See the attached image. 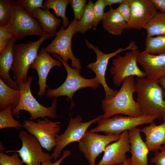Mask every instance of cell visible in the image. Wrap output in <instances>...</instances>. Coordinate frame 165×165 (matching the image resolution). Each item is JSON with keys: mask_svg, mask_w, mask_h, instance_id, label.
<instances>
[{"mask_svg": "<svg viewBox=\"0 0 165 165\" xmlns=\"http://www.w3.org/2000/svg\"><path fill=\"white\" fill-rule=\"evenodd\" d=\"M131 15L127 29H145L150 21L158 13L151 0H131Z\"/></svg>", "mask_w": 165, "mask_h": 165, "instance_id": "15", "label": "cell"}, {"mask_svg": "<svg viewBox=\"0 0 165 165\" xmlns=\"http://www.w3.org/2000/svg\"><path fill=\"white\" fill-rule=\"evenodd\" d=\"M71 151L69 150H65L63 152L62 156L57 161L53 163L52 160L43 162L41 165H60L61 162L71 154Z\"/></svg>", "mask_w": 165, "mask_h": 165, "instance_id": "38", "label": "cell"}, {"mask_svg": "<svg viewBox=\"0 0 165 165\" xmlns=\"http://www.w3.org/2000/svg\"><path fill=\"white\" fill-rule=\"evenodd\" d=\"M33 79L32 76H30L26 82L18 86L20 93V97L18 105L12 110L13 116H18L20 114V111L24 110L30 114L29 119L30 120H34L38 118L42 119L46 118H56L57 117V98H55L51 105L49 107L44 106L40 104L31 93V86Z\"/></svg>", "mask_w": 165, "mask_h": 165, "instance_id": "5", "label": "cell"}, {"mask_svg": "<svg viewBox=\"0 0 165 165\" xmlns=\"http://www.w3.org/2000/svg\"><path fill=\"white\" fill-rule=\"evenodd\" d=\"M12 110V106L9 105L4 109L0 110V130L9 128L20 130L23 127V124L14 118Z\"/></svg>", "mask_w": 165, "mask_h": 165, "instance_id": "29", "label": "cell"}, {"mask_svg": "<svg viewBox=\"0 0 165 165\" xmlns=\"http://www.w3.org/2000/svg\"><path fill=\"white\" fill-rule=\"evenodd\" d=\"M19 137L22 142L20 149L11 151L19 154L24 163L27 165H41L42 163L53 160L51 155L44 152L37 139L26 131L21 130Z\"/></svg>", "mask_w": 165, "mask_h": 165, "instance_id": "14", "label": "cell"}, {"mask_svg": "<svg viewBox=\"0 0 165 165\" xmlns=\"http://www.w3.org/2000/svg\"><path fill=\"white\" fill-rule=\"evenodd\" d=\"M141 132L137 127L129 131L130 158L133 165H148V156L150 151L141 138Z\"/></svg>", "mask_w": 165, "mask_h": 165, "instance_id": "19", "label": "cell"}, {"mask_svg": "<svg viewBox=\"0 0 165 165\" xmlns=\"http://www.w3.org/2000/svg\"><path fill=\"white\" fill-rule=\"evenodd\" d=\"M131 0H124L116 9L127 22L131 15Z\"/></svg>", "mask_w": 165, "mask_h": 165, "instance_id": "36", "label": "cell"}, {"mask_svg": "<svg viewBox=\"0 0 165 165\" xmlns=\"http://www.w3.org/2000/svg\"><path fill=\"white\" fill-rule=\"evenodd\" d=\"M163 120L160 125L154 122L141 129L145 136V142L150 151H159L162 145H165V118Z\"/></svg>", "mask_w": 165, "mask_h": 165, "instance_id": "20", "label": "cell"}, {"mask_svg": "<svg viewBox=\"0 0 165 165\" xmlns=\"http://www.w3.org/2000/svg\"><path fill=\"white\" fill-rule=\"evenodd\" d=\"M151 1L157 10L165 14V0H151Z\"/></svg>", "mask_w": 165, "mask_h": 165, "instance_id": "39", "label": "cell"}, {"mask_svg": "<svg viewBox=\"0 0 165 165\" xmlns=\"http://www.w3.org/2000/svg\"><path fill=\"white\" fill-rule=\"evenodd\" d=\"M62 65L60 61L51 57L44 48L41 49L30 66L36 71L38 76L39 89L37 93L38 96L42 97L45 94L46 90L48 88L46 84L47 78L51 69L54 66L61 67Z\"/></svg>", "mask_w": 165, "mask_h": 165, "instance_id": "17", "label": "cell"}, {"mask_svg": "<svg viewBox=\"0 0 165 165\" xmlns=\"http://www.w3.org/2000/svg\"><path fill=\"white\" fill-rule=\"evenodd\" d=\"M137 61L142 67L147 79L158 80L165 76V54L155 55L144 51L139 52Z\"/></svg>", "mask_w": 165, "mask_h": 165, "instance_id": "18", "label": "cell"}, {"mask_svg": "<svg viewBox=\"0 0 165 165\" xmlns=\"http://www.w3.org/2000/svg\"><path fill=\"white\" fill-rule=\"evenodd\" d=\"M20 93L9 86L0 79V110H2L8 106L11 105L13 109L18 105L20 97Z\"/></svg>", "mask_w": 165, "mask_h": 165, "instance_id": "24", "label": "cell"}, {"mask_svg": "<svg viewBox=\"0 0 165 165\" xmlns=\"http://www.w3.org/2000/svg\"><path fill=\"white\" fill-rule=\"evenodd\" d=\"M159 83L163 89V97L165 99V76L160 78L159 80Z\"/></svg>", "mask_w": 165, "mask_h": 165, "instance_id": "41", "label": "cell"}, {"mask_svg": "<svg viewBox=\"0 0 165 165\" xmlns=\"http://www.w3.org/2000/svg\"><path fill=\"white\" fill-rule=\"evenodd\" d=\"M33 16L36 19L41 26L44 35L55 34L61 23V20L56 17L48 9L40 8L35 9Z\"/></svg>", "mask_w": 165, "mask_h": 165, "instance_id": "23", "label": "cell"}, {"mask_svg": "<svg viewBox=\"0 0 165 165\" xmlns=\"http://www.w3.org/2000/svg\"><path fill=\"white\" fill-rule=\"evenodd\" d=\"M86 0H71L69 4L74 12L75 19L78 20L81 18L86 5Z\"/></svg>", "mask_w": 165, "mask_h": 165, "instance_id": "34", "label": "cell"}, {"mask_svg": "<svg viewBox=\"0 0 165 165\" xmlns=\"http://www.w3.org/2000/svg\"><path fill=\"white\" fill-rule=\"evenodd\" d=\"M17 1L31 16H33V12L38 8L47 9L43 5V0H18Z\"/></svg>", "mask_w": 165, "mask_h": 165, "instance_id": "31", "label": "cell"}, {"mask_svg": "<svg viewBox=\"0 0 165 165\" xmlns=\"http://www.w3.org/2000/svg\"><path fill=\"white\" fill-rule=\"evenodd\" d=\"M121 165H133L131 162L130 157L128 158L125 162Z\"/></svg>", "mask_w": 165, "mask_h": 165, "instance_id": "42", "label": "cell"}, {"mask_svg": "<svg viewBox=\"0 0 165 165\" xmlns=\"http://www.w3.org/2000/svg\"><path fill=\"white\" fill-rule=\"evenodd\" d=\"M134 77L126 78L121 88L113 97L102 101L104 112L102 119L109 118L119 114L132 117L142 115L139 105L133 98L134 93L136 92Z\"/></svg>", "mask_w": 165, "mask_h": 165, "instance_id": "1", "label": "cell"}, {"mask_svg": "<svg viewBox=\"0 0 165 165\" xmlns=\"http://www.w3.org/2000/svg\"><path fill=\"white\" fill-rule=\"evenodd\" d=\"M11 15L7 26L16 40H21L27 36L44 35L42 28L38 21L30 16L17 1L11 0Z\"/></svg>", "mask_w": 165, "mask_h": 165, "instance_id": "6", "label": "cell"}, {"mask_svg": "<svg viewBox=\"0 0 165 165\" xmlns=\"http://www.w3.org/2000/svg\"><path fill=\"white\" fill-rule=\"evenodd\" d=\"M144 52L152 54H165V35L146 37Z\"/></svg>", "mask_w": 165, "mask_h": 165, "instance_id": "28", "label": "cell"}, {"mask_svg": "<svg viewBox=\"0 0 165 165\" xmlns=\"http://www.w3.org/2000/svg\"><path fill=\"white\" fill-rule=\"evenodd\" d=\"M104 0H97L94 5V22L93 30L96 31L99 22L103 17L104 10L106 7Z\"/></svg>", "mask_w": 165, "mask_h": 165, "instance_id": "32", "label": "cell"}, {"mask_svg": "<svg viewBox=\"0 0 165 165\" xmlns=\"http://www.w3.org/2000/svg\"><path fill=\"white\" fill-rule=\"evenodd\" d=\"M150 162L154 165H165V145H162L159 150L154 152Z\"/></svg>", "mask_w": 165, "mask_h": 165, "instance_id": "37", "label": "cell"}, {"mask_svg": "<svg viewBox=\"0 0 165 165\" xmlns=\"http://www.w3.org/2000/svg\"><path fill=\"white\" fill-rule=\"evenodd\" d=\"M70 1L71 0H47L43 2L45 7L53 9L57 17L62 18V26L65 29L68 27L70 22L68 17L66 16V10Z\"/></svg>", "mask_w": 165, "mask_h": 165, "instance_id": "26", "label": "cell"}, {"mask_svg": "<svg viewBox=\"0 0 165 165\" xmlns=\"http://www.w3.org/2000/svg\"><path fill=\"white\" fill-rule=\"evenodd\" d=\"M102 20L103 28L111 35L120 36L127 29V22L116 9L110 8L105 13Z\"/></svg>", "mask_w": 165, "mask_h": 165, "instance_id": "22", "label": "cell"}, {"mask_svg": "<svg viewBox=\"0 0 165 165\" xmlns=\"http://www.w3.org/2000/svg\"><path fill=\"white\" fill-rule=\"evenodd\" d=\"M20 157L16 152H14L12 156H9L3 152H0V164L1 165H23L24 163Z\"/></svg>", "mask_w": 165, "mask_h": 165, "instance_id": "33", "label": "cell"}, {"mask_svg": "<svg viewBox=\"0 0 165 165\" xmlns=\"http://www.w3.org/2000/svg\"><path fill=\"white\" fill-rule=\"evenodd\" d=\"M145 29L147 32L146 37L165 35V14L158 13Z\"/></svg>", "mask_w": 165, "mask_h": 165, "instance_id": "27", "label": "cell"}, {"mask_svg": "<svg viewBox=\"0 0 165 165\" xmlns=\"http://www.w3.org/2000/svg\"><path fill=\"white\" fill-rule=\"evenodd\" d=\"M85 43L88 48L93 50L95 52L97 56L96 61L89 64L87 67L94 72L96 75L95 78L96 81L102 86L105 94V99H110L113 97L118 91L110 88L106 81L105 75L109 60L121 52L128 50L138 49V47L134 41H131L125 48H119L113 52L105 53L86 39L85 40Z\"/></svg>", "mask_w": 165, "mask_h": 165, "instance_id": "9", "label": "cell"}, {"mask_svg": "<svg viewBox=\"0 0 165 165\" xmlns=\"http://www.w3.org/2000/svg\"><path fill=\"white\" fill-rule=\"evenodd\" d=\"M13 38V35L8 30L6 26H0V53L6 47Z\"/></svg>", "mask_w": 165, "mask_h": 165, "instance_id": "35", "label": "cell"}, {"mask_svg": "<svg viewBox=\"0 0 165 165\" xmlns=\"http://www.w3.org/2000/svg\"><path fill=\"white\" fill-rule=\"evenodd\" d=\"M137 97L142 115L165 118V100L163 89L158 80L137 78L135 82Z\"/></svg>", "mask_w": 165, "mask_h": 165, "instance_id": "2", "label": "cell"}, {"mask_svg": "<svg viewBox=\"0 0 165 165\" xmlns=\"http://www.w3.org/2000/svg\"><path fill=\"white\" fill-rule=\"evenodd\" d=\"M56 35H44L35 42L30 41L27 43L14 45L11 70L18 87L27 81L29 69L37 56L38 51L42 43L46 39Z\"/></svg>", "mask_w": 165, "mask_h": 165, "instance_id": "3", "label": "cell"}, {"mask_svg": "<svg viewBox=\"0 0 165 165\" xmlns=\"http://www.w3.org/2000/svg\"><path fill=\"white\" fill-rule=\"evenodd\" d=\"M130 152L129 131L127 130L118 140L107 146L101 160L96 165H121L127 160V154Z\"/></svg>", "mask_w": 165, "mask_h": 165, "instance_id": "16", "label": "cell"}, {"mask_svg": "<svg viewBox=\"0 0 165 165\" xmlns=\"http://www.w3.org/2000/svg\"><path fill=\"white\" fill-rule=\"evenodd\" d=\"M52 55L62 63L67 71V76L65 81L60 86L53 89L48 88L45 95L48 97L55 98L61 96H66L67 101H71V109L75 105L73 101L75 93L86 87L96 89L99 87L100 84L96 81L95 78L87 79L82 77L80 75V70L70 67L59 55L55 53L52 54Z\"/></svg>", "mask_w": 165, "mask_h": 165, "instance_id": "4", "label": "cell"}, {"mask_svg": "<svg viewBox=\"0 0 165 165\" xmlns=\"http://www.w3.org/2000/svg\"><path fill=\"white\" fill-rule=\"evenodd\" d=\"M94 5L91 0L86 4L81 18L78 20L74 35L77 33L84 34L90 30L93 29L94 22Z\"/></svg>", "mask_w": 165, "mask_h": 165, "instance_id": "25", "label": "cell"}, {"mask_svg": "<svg viewBox=\"0 0 165 165\" xmlns=\"http://www.w3.org/2000/svg\"><path fill=\"white\" fill-rule=\"evenodd\" d=\"M16 41L14 37L6 47L0 53V79L11 87L18 90L9 73L13 62V49Z\"/></svg>", "mask_w": 165, "mask_h": 165, "instance_id": "21", "label": "cell"}, {"mask_svg": "<svg viewBox=\"0 0 165 165\" xmlns=\"http://www.w3.org/2000/svg\"><path fill=\"white\" fill-rule=\"evenodd\" d=\"M158 118L156 116L142 115L138 117L118 115L108 119H99L97 126L89 131L91 133L102 132L105 135H120L124 131H129L138 126L150 124Z\"/></svg>", "mask_w": 165, "mask_h": 165, "instance_id": "7", "label": "cell"}, {"mask_svg": "<svg viewBox=\"0 0 165 165\" xmlns=\"http://www.w3.org/2000/svg\"><path fill=\"white\" fill-rule=\"evenodd\" d=\"M106 6H109L110 8L113 4H121L124 0H104Z\"/></svg>", "mask_w": 165, "mask_h": 165, "instance_id": "40", "label": "cell"}, {"mask_svg": "<svg viewBox=\"0 0 165 165\" xmlns=\"http://www.w3.org/2000/svg\"><path fill=\"white\" fill-rule=\"evenodd\" d=\"M102 115L87 122L82 121L80 116L75 118L71 117L68 125L64 132L59 135L56 139L57 145L54 148L51 157L55 162L60 156L63 150L68 145L78 141L84 135L88 128L93 123L102 118Z\"/></svg>", "mask_w": 165, "mask_h": 165, "instance_id": "11", "label": "cell"}, {"mask_svg": "<svg viewBox=\"0 0 165 165\" xmlns=\"http://www.w3.org/2000/svg\"><path fill=\"white\" fill-rule=\"evenodd\" d=\"M11 0H0V26H6L9 22L11 15Z\"/></svg>", "mask_w": 165, "mask_h": 165, "instance_id": "30", "label": "cell"}, {"mask_svg": "<svg viewBox=\"0 0 165 165\" xmlns=\"http://www.w3.org/2000/svg\"><path fill=\"white\" fill-rule=\"evenodd\" d=\"M22 124L26 131L34 136L47 151L51 152L56 146V139L61 130L60 122H53L46 118L38 119L36 122L26 120Z\"/></svg>", "mask_w": 165, "mask_h": 165, "instance_id": "10", "label": "cell"}, {"mask_svg": "<svg viewBox=\"0 0 165 165\" xmlns=\"http://www.w3.org/2000/svg\"><path fill=\"white\" fill-rule=\"evenodd\" d=\"M78 20L74 19L70 22L68 27L65 29L62 26L56 33L55 38L44 49L49 53L56 54L68 63L70 59L71 67L80 70L81 64L79 59L74 56L72 49L71 43Z\"/></svg>", "mask_w": 165, "mask_h": 165, "instance_id": "8", "label": "cell"}, {"mask_svg": "<svg viewBox=\"0 0 165 165\" xmlns=\"http://www.w3.org/2000/svg\"><path fill=\"white\" fill-rule=\"evenodd\" d=\"M138 49L127 52L123 56L119 55L113 59L110 70L112 80L115 85L119 86L127 77L136 76L137 78H145V72L141 71L137 65V57Z\"/></svg>", "mask_w": 165, "mask_h": 165, "instance_id": "12", "label": "cell"}, {"mask_svg": "<svg viewBox=\"0 0 165 165\" xmlns=\"http://www.w3.org/2000/svg\"><path fill=\"white\" fill-rule=\"evenodd\" d=\"M120 135H100L87 131L79 141L78 148L89 165H96V160L107 146L119 139Z\"/></svg>", "mask_w": 165, "mask_h": 165, "instance_id": "13", "label": "cell"}]
</instances>
